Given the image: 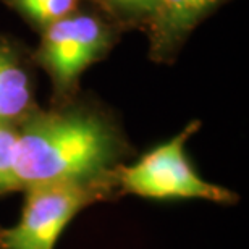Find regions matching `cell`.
Wrapping results in <instances>:
<instances>
[{
	"instance_id": "1",
	"label": "cell",
	"mask_w": 249,
	"mask_h": 249,
	"mask_svg": "<svg viewBox=\"0 0 249 249\" xmlns=\"http://www.w3.org/2000/svg\"><path fill=\"white\" fill-rule=\"evenodd\" d=\"M124 152L120 134L107 117L88 107L34 112L18 123V191L106 177Z\"/></svg>"
},
{
	"instance_id": "2",
	"label": "cell",
	"mask_w": 249,
	"mask_h": 249,
	"mask_svg": "<svg viewBox=\"0 0 249 249\" xmlns=\"http://www.w3.org/2000/svg\"><path fill=\"white\" fill-rule=\"evenodd\" d=\"M24 206L15 227H0V249H53L79 211L117 197L113 170L89 181H67L24 189Z\"/></svg>"
},
{
	"instance_id": "3",
	"label": "cell",
	"mask_w": 249,
	"mask_h": 249,
	"mask_svg": "<svg viewBox=\"0 0 249 249\" xmlns=\"http://www.w3.org/2000/svg\"><path fill=\"white\" fill-rule=\"evenodd\" d=\"M199 122H193L180 134L128 167L113 168L118 196L136 194L149 199H206L212 202L233 204L238 194L202 180L185 154L188 138L197 131Z\"/></svg>"
},
{
	"instance_id": "4",
	"label": "cell",
	"mask_w": 249,
	"mask_h": 249,
	"mask_svg": "<svg viewBox=\"0 0 249 249\" xmlns=\"http://www.w3.org/2000/svg\"><path fill=\"white\" fill-rule=\"evenodd\" d=\"M108 31L92 15L70 13L46 26L39 60L60 97L76 89L79 74L107 51Z\"/></svg>"
},
{
	"instance_id": "5",
	"label": "cell",
	"mask_w": 249,
	"mask_h": 249,
	"mask_svg": "<svg viewBox=\"0 0 249 249\" xmlns=\"http://www.w3.org/2000/svg\"><path fill=\"white\" fill-rule=\"evenodd\" d=\"M220 0H157L152 17V44L156 53H165Z\"/></svg>"
},
{
	"instance_id": "6",
	"label": "cell",
	"mask_w": 249,
	"mask_h": 249,
	"mask_svg": "<svg viewBox=\"0 0 249 249\" xmlns=\"http://www.w3.org/2000/svg\"><path fill=\"white\" fill-rule=\"evenodd\" d=\"M34 113L33 88L15 52L0 44V124H18Z\"/></svg>"
},
{
	"instance_id": "7",
	"label": "cell",
	"mask_w": 249,
	"mask_h": 249,
	"mask_svg": "<svg viewBox=\"0 0 249 249\" xmlns=\"http://www.w3.org/2000/svg\"><path fill=\"white\" fill-rule=\"evenodd\" d=\"M18 124H0V196L18 191L17 162Z\"/></svg>"
},
{
	"instance_id": "8",
	"label": "cell",
	"mask_w": 249,
	"mask_h": 249,
	"mask_svg": "<svg viewBox=\"0 0 249 249\" xmlns=\"http://www.w3.org/2000/svg\"><path fill=\"white\" fill-rule=\"evenodd\" d=\"M21 12L42 26H49L67 15L73 13L78 0H12Z\"/></svg>"
},
{
	"instance_id": "9",
	"label": "cell",
	"mask_w": 249,
	"mask_h": 249,
	"mask_svg": "<svg viewBox=\"0 0 249 249\" xmlns=\"http://www.w3.org/2000/svg\"><path fill=\"white\" fill-rule=\"evenodd\" d=\"M113 12L124 18H152L157 0H106Z\"/></svg>"
}]
</instances>
